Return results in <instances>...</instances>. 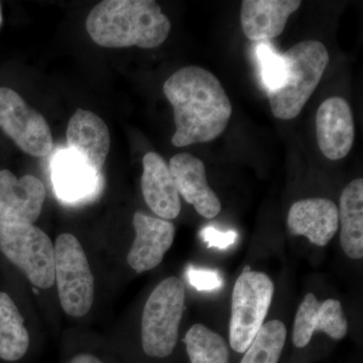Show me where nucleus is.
Listing matches in <instances>:
<instances>
[{"label":"nucleus","mask_w":363,"mask_h":363,"mask_svg":"<svg viewBox=\"0 0 363 363\" xmlns=\"http://www.w3.org/2000/svg\"><path fill=\"white\" fill-rule=\"evenodd\" d=\"M162 89L173 106L176 131L172 143L175 147L212 142L226 130L233 106L211 72L184 67L164 82Z\"/></svg>","instance_id":"1"},{"label":"nucleus","mask_w":363,"mask_h":363,"mask_svg":"<svg viewBox=\"0 0 363 363\" xmlns=\"http://www.w3.org/2000/svg\"><path fill=\"white\" fill-rule=\"evenodd\" d=\"M172 25L154 0H104L93 7L86 30L100 47L154 49L168 38Z\"/></svg>","instance_id":"2"},{"label":"nucleus","mask_w":363,"mask_h":363,"mask_svg":"<svg viewBox=\"0 0 363 363\" xmlns=\"http://www.w3.org/2000/svg\"><path fill=\"white\" fill-rule=\"evenodd\" d=\"M285 80L277 89L267 91L269 106L276 118L291 121L303 111L319 85L329 63L326 47L318 40H304L283 52Z\"/></svg>","instance_id":"3"},{"label":"nucleus","mask_w":363,"mask_h":363,"mask_svg":"<svg viewBox=\"0 0 363 363\" xmlns=\"http://www.w3.org/2000/svg\"><path fill=\"white\" fill-rule=\"evenodd\" d=\"M185 305V286L180 279H164L150 294L142 317V343L145 354L169 357L178 342Z\"/></svg>","instance_id":"4"},{"label":"nucleus","mask_w":363,"mask_h":363,"mask_svg":"<svg viewBox=\"0 0 363 363\" xmlns=\"http://www.w3.org/2000/svg\"><path fill=\"white\" fill-rule=\"evenodd\" d=\"M274 286L264 272L245 267L236 279L231 302L229 341L231 348L245 353L264 325L274 297Z\"/></svg>","instance_id":"5"},{"label":"nucleus","mask_w":363,"mask_h":363,"mask_svg":"<svg viewBox=\"0 0 363 363\" xmlns=\"http://www.w3.org/2000/svg\"><path fill=\"white\" fill-rule=\"evenodd\" d=\"M0 250L25 272L33 286L52 288L55 284V245L33 224L0 222Z\"/></svg>","instance_id":"6"},{"label":"nucleus","mask_w":363,"mask_h":363,"mask_svg":"<svg viewBox=\"0 0 363 363\" xmlns=\"http://www.w3.org/2000/svg\"><path fill=\"white\" fill-rule=\"evenodd\" d=\"M55 281L67 314H88L94 301V278L82 245L70 233L61 234L55 245Z\"/></svg>","instance_id":"7"},{"label":"nucleus","mask_w":363,"mask_h":363,"mask_svg":"<svg viewBox=\"0 0 363 363\" xmlns=\"http://www.w3.org/2000/svg\"><path fill=\"white\" fill-rule=\"evenodd\" d=\"M0 130L30 156L44 157L51 152V128L45 117L11 88L0 87Z\"/></svg>","instance_id":"8"},{"label":"nucleus","mask_w":363,"mask_h":363,"mask_svg":"<svg viewBox=\"0 0 363 363\" xmlns=\"http://www.w3.org/2000/svg\"><path fill=\"white\" fill-rule=\"evenodd\" d=\"M45 199L43 182L33 175L18 179L9 169L0 171V222L33 224Z\"/></svg>","instance_id":"9"},{"label":"nucleus","mask_w":363,"mask_h":363,"mask_svg":"<svg viewBox=\"0 0 363 363\" xmlns=\"http://www.w3.org/2000/svg\"><path fill=\"white\" fill-rule=\"evenodd\" d=\"M318 145L331 161H338L350 154L354 142V121L350 104L342 97L325 100L316 114Z\"/></svg>","instance_id":"10"},{"label":"nucleus","mask_w":363,"mask_h":363,"mask_svg":"<svg viewBox=\"0 0 363 363\" xmlns=\"http://www.w3.org/2000/svg\"><path fill=\"white\" fill-rule=\"evenodd\" d=\"M348 331V322L342 305L335 298L319 302L314 294L309 293L298 307L294 322L293 343L297 348H304L310 343L315 332L340 340Z\"/></svg>","instance_id":"11"},{"label":"nucleus","mask_w":363,"mask_h":363,"mask_svg":"<svg viewBox=\"0 0 363 363\" xmlns=\"http://www.w3.org/2000/svg\"><path fill=\"white\" fill-rule=\"evenodd\" d=\"M67 150L101 174L111 150V133L104 119L94 112L77 109L67 128Z\"/></svg>","instance_id":"12"},{"label":"nucleus","mask_w":363,"mask_h":363,"mask_svg":"<svg viewBox=\"0 0 363 363\" xmlns=\"http://www.w3.org/2000/svg\"><path fill=\"white\" fill-rule=\"evenodd\" d=\"M169 168L179 194L193 205L198 213L207 219L220 213V200L208 185L206 169L199 157L180 152L169 160Z\"/></svg>","instance_id":"13"},{"label":"nucleus","mask_w":363,"mask_h":363,"mask_svg":"<svg viewBox=\"0 0 363 363\" xmlns=\"http://www.w3.org/2000/svg\"><path fill=\"white\" fill-rule=\"evenodd\" d=\"M135 238L128 255L131 269L138 272L159 266L175 238L174 224L164 219L136 212L133 216Z\"/></svg>","instance_id":"14"},{"label":"nucleus","mask_w":363,"mask_h":363,"mask_svg":"<svg viewBox=\"0 0 363 363\" xmlns=\"http://www.w3.org/2000/svg\"><path fill=\"white\" fill-rule=\"evenodd\" d=\"M294 235L305 236L317 247L330 242L339 228L338 207L327 198H310L294 203L288 214Z\"/></svg>","instance_id":"15"},{"label":"nucleus","mask_w":363,"mask_h":363,"mask_svg":"<svg viewBox=\"0 0 363 363\" xmlns=\"http://www.w3.org/2000/svg\"><path fill=\"white\" fill-rule=\"evenodd\" d=\"M301 6L300 0H243L240 23L245 37L253 42L279 37L285 30L291 14Z\"/></svg>","instance_id":"16"},{"label":"nucleus","mask_w":363,"mask_h":363,"mask_svg":"<svg viewBox=\"0 0 363 363\" xmlns=\"http://www.w3.org/2000/svg\"><path fill=\"white\" fill-rule=\"evenodd\" d=\"M142 190L150 209L164 220H172L181 212L180 194L169 164L159 154L147 152L143 160Z\"/></svg>","instance_id":"17"},{"label":"nucleus","mask_w":363,"mask_h":363,"mask_svg":"<svg viewBox=\"0 0 363 363\" xmlns=\"http://www.w3.org/2000/svg\"><path fill=\"white\" fill-rule=\"evenodd\" d=\"M52 180L60 199L77 203L97 194L102 184L101 174L93 171L69 150L56 155L52 162Z\"/></svg>","instance_id":"18"},{"label":"nucleus","mask_w":363,"mask_h":363,"mask_svg":"<svg viewBox=\"0 0 363 363\" xmlns=\"http://www.w3.org/2000/svg\"><path fill=\"white\" fill-rule=\"evenodd\" d=\"M343 252L352 259L363 257V180L351 181L340 197L338 208Z\"/></svg>","instance_id":"19"},{"label":"nucleus","mask_w":363,"mask_h":363,"mask_svg":"<svg viewBox=\"0 0 363 363\" xmlns=\"http://www.w3.org/2000/svg\"><path fill=\"white\" fill-rule=\"evenodd\" d=\"M30 335L13 298L0 292V359L16 362L25 357Z\"/></svg>","instance_id":"20"},{"label":"nucleus","mask_w":363,"mask_h":363,"mask_svg":"<svg viewBox=\"0 0 363 363\" xmlns=\"http://www.w3.org/2000/svg\"><path fill=\"white\" fill-rule=\"evenodd\" d=\"M184 342L191 363H228L229 350L219 334L202 324L189 329Z\"/></svg>","instance_id":"21"},{"label":"nucleus","mask_w":363,"mask_h":363,"mask_svg":"<svg viewBox=\"0 0 363 363\" xmlns=\"http://www.w3.org/2000/svg\"><path fill=\"white\" fill-rule=\"evenodd\" d=\"M286 338L285 324L272 320L262 325L240 363H278Z\"/></svg>","instance_id":"22"},{"label":"nucleus","mask_w":363,"mask_h":363,"mask_svg":"<svg viewBox=\"0 0 363 363\" xmlns=\"http://www.w3.org/2000/svg\"><path fill=\"white\" fill-rule=\"evenodd\" d=\"M259 60L262 83L267 91L277 89L285 80V62L281 55L267 43H259L255 49Z\"/></svg>","instance_id":"23"},{"label":"nucleus","mask_w":363,"mask_h":363,"mask_svg":"<svg viewBox=\"0 0 363 363\" xmlns=\"http://www.w3.org/2000/svg\"><path fill=\"white\" fill-rule=\"evenodd\" d=\"M189 283L198 291H216L223 286V279L218 272L212 269H195L190 267L188 269Z\"/></svg>","instance_id":"24"},{"label":"nucleus","mask_w":363,"mask_h":363,"mask_svg":"<svg viewBox=\"0 0 363 363\" xmlns=\"http://www.w3.org/2000/svg\"><path fill=\"white\" fill-rule=\"evenodd\" d=\"M238 236L235 231L228 230L223 233L213 226L205 227L201 231L202 240L207 243L208 247H216L219 250L231 247L235 243Z\"/></svg>","instance_id":"25"},{"label":"nucleus","mask_w":363,"mask_h":363,"mask_svg":"<svg viewBox=\"0 0 363 363\" xmlns=\"http://www.w3.org/2000/svg\"><path fill=\"white\" fill-rule=\"evenodd\" d=\"M69 363H104L99 358L91 354H79Z\"/></svg>","instance_id":"26"},{"label":"nucleus","mask_w":363,"mask_h":363,"mask_svg":"<svg viewBox=\"0 0 363 363\" xmlns=\"http://www.w3.org/2000/svg\"><path fill=\"white\" fill-rule=\"evenodd\" d=\"M2 23V13H1V6H0V26Z\"/></svg>","instance_id":"27"}]
</instances>
